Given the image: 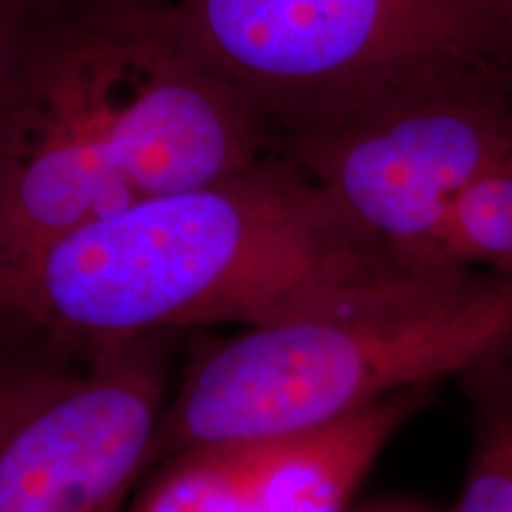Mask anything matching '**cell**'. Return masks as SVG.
Returning a JSON list of instances; mask_svg holds the SVG:
<instances>
[{
	"instance_id": "1",
	"label": "cell",
	"mask_w": 512,
	"mask_h": 512,
	"mask_svg": "<svg viewBox=\"0 0 512 512\" xmlns=\"http://www.w3.org/2000/svg\"><path fill=\"white\" fill-rule=\"evenodd\" d=\"M171 0H29L0 50V304L88 223L280 155L176 43Z\"/></svg>"
},
{
	"instance_id": "2",
	"label": "cell",
	"mask_w": 512,
	"mask_h": 512,
	"mask_svg": "<svg viewBox=\"0 0 512 512\" xmlns=\"http://www.w3.org/2000/svg\"><path fill=\"white\" fill-rule=\"evenodd\" d=\"M463 271L406 261L275 155L74 230L19 275L0 313L107 349L188 328L368 311Z\"/></svg>"
},
{
	"instance_id": "3",
	"label": "cell",
	"mask_w": 512,
	"mask_h": 512,
	"mask_svg": "<svg viewBox=\"0 0 512 512\" xmlns=\"http://www.w3.org/2000/svg\"><path fill=\"white\" fill-rule=\"evenodd\" d=\"M512 332V280L463 271L399 302L254 325L192 370L152 458L287 437L415 387H437Z\"/></svg>"
},
{
	"instance_id": "4",
	"label": "cell",
	"mask_w": 512,
	"mask_h": 512,
	"mask_svg": "<svg viewBox=\"0 0 512 512\" xmlns=\"http://www.w3.org/2000/svg\"><path fill=\"white\" fill-rule=\"evenodd\" d=\"M169 22L183 53L245 98L280 150L422 76H512V19L496 0H171Z\"/></svg>"
},
{
	"instance_id": "5",
	"label": "cell",
	"mask_w": 512,
	"mask_h": 512,
	"mask_svg": "<svg viewBox=\"0 0 512 512\" xmlns=\"http://www.w3.org/2000/svg\"><path fill=\"white\" fill-rule=\"evenodd\" d=\"M280 155L406 261L453 268L437 254L439 228L460 192L512 155V76L482 67L422 76Z\"/></svg>"
},
{
	"instance_id": "6",
	"label": "cell",
	"mask_w": 512,
	"mask_h": 512,
	"mask_svg": "<svg viewBox=\"0 0 512 512\" xmlns=\"http://www.w3.org/2000/svg\"><path fill=\"white\" fill-rule=\"evenodd\" d=\"M162 401L150 339L53 375L0 439V512H119L155 453Z\"/></svg>"
},
{
	"instance_id": "7",
	"label": "cell",
	"mask_w": 512,
	"mask_h": 512,
	"mask_svg": "<svg viewBox=\"0 0 512 512\" xmlns=\"http://www.w3.org/2000/svg\"><path fill=\"white\" fill-rule=\"evenodd\" d=\"M472 403V456L453 512H512V361L498 347L458 375Z\"/></svg>"
},
{
	"instance_id": "8",
	"label": "cell",
	"mask_w": 512,
	"mask_h": 512,
	"mask_svg": "<svg viewBox=\"0 0 512 512\" xmlns=\"http://www.w3.org/2000/svg\"><path fill=\"white\" fill-rule=\"evenodd\" d=\"M131 512H259L245 444L195 446L164 458Z\"/></svg>"
},
{
	"instance_id": "9",
	"label": "cell",
	"mask_w": 512,
	"mask_h": 512,
	"mask_svg": "<svg viewBox=\"0 0 512 512\" xmlns=\"http://www.w3.org/2000/svg\"><path fill=\"white\" fill-rule=\"evenodd\" d=\"M437 254L453 268L512 280V155L479 176L448 207Z\"/></svg>"
},
{
	"instance_id": "10",
	"label": "cell",
	"mask_w": 512,
	"mask_h": 512,
	"mask_svg": "<svg viewBox=\"0 0 512 512\" xmlns=\"http://www.w3.org/2000/svg\"><path fill=\"white\" fill-rule=\"evenodd\" d=\"M50 380L53 373L0 363V439Z\"/></svg>"
},
{
	"instance_id": "11",
	"label": "cell",
	"mask_w": 512,
	"mask_h": 512,
	"mask_svg": "<svg viewBox=\"0 0 512 512\" xmlns=\"http://www.w3.org/2000/svg\"><path fill=\"white\" fill-rule=\"evenodd\" d=\"M29 0H0V50L12 34V29L17 27L19 17L27 10Z\"/></svg>"
},
{
	"instance_id": "12",
	"label": "cell",
	"mask_w": 512,
	"mask_h": 512,
	"mask_svg": "<svg viewBox=\"0 0 512 512\" xmlns=\"http://www.w3.org/2000/svg\"><path fill=\"white\" fill-rule=\"evenodd\" d=\"M496 3H498V8H501L505 15L512 19V0H496Z\"/></svg>"
},
{
	"instance_id": "13",
	"label": "cell",
	"mask_w": 512,
	"mask_h": 512,
	"mask_svg": "<svg viewBox=\"0 0 512 512\" xmlns=\"http://www.w3.org/2000/svg\"><path fill=\"white\" fill-rule=\"evenodd\" d=\"M501 349H503V354L508 356L510 361H512V332H510V335H508V339H505V342L501 344Z\"/></svg>"
}]
</instances>
